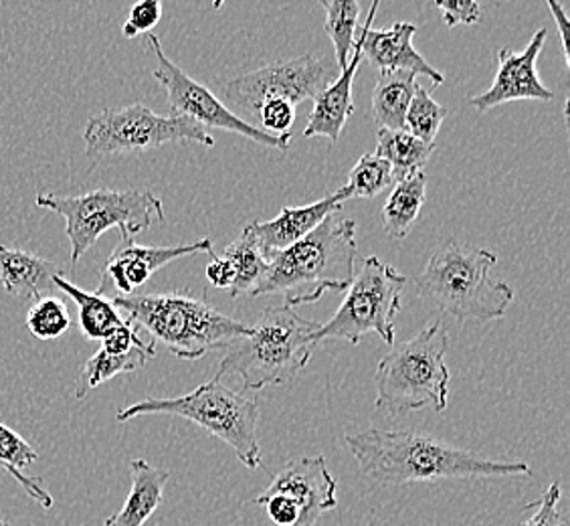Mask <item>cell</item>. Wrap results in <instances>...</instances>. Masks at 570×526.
I'll return each instance as SVG.
<instances>
[{"label":"cell","instance_id":"obj_3","mask_svg":"<svg viewBox=\"0 0 570 526\" xmlns=\"http://www.w3.org/2000/svg\"><path fill=\"white\" fill-rule=\"evenodd\" d=\"M110 300L126 314V320L150 332L154 342H163L183 361H198L207 352L229 349L235 340L252 334V324L229 319L203 298L183 292L130 294Z\"/></svg>","mask_w":570,"mask_h":526},{"label":"cell","instance_id":"obj_18","mask_svg":"<svg viewBox=\"0 0 570 526\" xmlns=\"http://www.w3.org/2000/svg\"><path fill=\"white\" fill-rule=\"evenodd\" d=\"M362 51L358 39L352 49L351 59L342 69L336 81L330 84L328 88L314 99V110L307 118L304 136L306 138H328L330 143L336 144L341 140V134L346 128V121L351 120L354 114V99H352V86L354 76L361 66Z\"/></svg>","mask_w":570,"mask_h":526},{"label":"cell","instance_id":"obj_37","mask_svg":"<svg viewBox=\"0 0 570 526\" xmlns=\"http://www.w3.org/2000/svg\"><path fill=\"white\" fill-rule=\"evenodd\" d=\"M253 503L265 506L267 515L277 526H294L297 523V506L284 494H262Z\"/></svg>","mask_w":570,"mask_h":526},{"label":"cell","instance_id":"obj_16","mask_svg":"<svg viewBox=\"0 0 570 526\" xmlns=\"http://www.w3.org/2000/svg\"><path fill=\"white\" fill-rule=\"evenodd\" d=\"M379 7H381L379 0L371 4L368 17L362 25L361 37H356L361 45L362 57L379 71H411L417 77H428L433 81V88H439L445 81V76L435 67L429 66L425 57L421 56L413 45L417 25L395 22L389 29H373Z\"/></svg>","mask_w":570,"mask_h":526},{"label":"cell","instance_id":"obj_13","mask_svg":"<svg viewBox=\"0 0 570 526\" xmlns=\"http://www.w3.org/2000/svg\"><path fill=\"white\" fill-rule=\"evenodd\" d=\"M197 253H213V242L180 243V245H138L130 235H120V243L114 250L101 270L98 294L101 296H130L136 294L158 270L168 263L190 257Z\"/></svg>","mask_w":570,"mask_h":526},{"label":"cell","instance_id":"obj_7","mask_svg":"<svg viewBox=\"0 0 570 526\" xmlns=\"http://www.w3.org/2000/svg\"><path fill=\"white\" fill-rule=\"evenodd\" d=\"M142 416L183 417L197 423L198 428L205 429L213 438L225 441L245 468H262V448L257 439V399L230 389L220 379H210L183 397L146 399L124 407L116 419L126 423Z\"/></svg>","mask_w":570,"mask_h":526},{"label":"cell","instance_id":"obj_4","mask_svg":"<svg viewBox=\"0 0 570 526\" xmlns=\"http://www.w3.org/2000/svg\"><path fill=\"white\" fill-rule=\"evenodd\" d=\"M322 324L299 316L294 308L272 306L252 324V334L235 340L219 362L215 379L235 374L243 387L259 391L294 379L312 361Z\"/></svg>","mask_w":570,"mask_h":526},{"label":"cell","instance_id":"obj_25","mask_svg":"<svg viewBox=\"0 0 570 526\" xmlns=\"http://www.w3.org/2000/svg\"><path fill=\"white\" fill-rule=\"evenodd\" d=\"M56 288L66 292L77 304V314H79V329L91 340H101L108 332L120 327L124 322L120 310L114 306L110 298L86 292L81 288L67 282L63 274L56 275Z\"/></svg>","mask_w":570,"mask_h":526},{"label":"cell","instance_id":"obj_21","mask_svg":"<svg viewBox=\"0 0 570 526\" xmlns=\"http://www.w3.org/2000/svg\"><path fill=\"white\" fill-rule=\"evenodd\" d=\"M417 88V76L411 71H381L371 104L379 130H405L406 110Z\"/></svg>","mask_w":570,"mask_h":526},{"label":"cell","instance_id":"obj_39","mask_svg":"<svg viewBox=\"0 0 570 526\" xmlns=\"http://www.w3.org/2000/svg\"><path fill=\"white\" fill-rule=\"evenodd\" d=\"M549 9L554 17V21L559 22L560 41H562V53H564V61L567 67H570V51H569V17L564 11V4H560L557 0H549Z\"/></svg>","mask_w":570,"mask_h":526},{"label":"cell","instance_id":"obj_28","mask_svg":"<svg viewBox=\"0 0 570 526\" xmlns=\"http://www.w3.org/2000/svg\"><path fill=\"white\" fill-rule=\"evenodd\" d=\"M326 11V22L324 29L334 43V56H336V66L344 69L352 56V49L356 43V29H358V19H361V2L354 0H322L320 2Z\"/></svg>","mask_w":570,"mask_h":526},{"label":"cell","instance_id":"obj_9","mask_svg":"<svg viewBox=\"0 0 570 526\" xmlns=\"http://www.w3.org/2000/svg\"><path fill=\"white\" fill-rule=\"evenodd\" d=\"M409 280L381 257H364L361 272L354 274L341 308L322 324L316 334L324 340H346L358 344L362 337L376 334L384 344H395V319Z\"/></svg>","mask_w":570,"mask_h":526},{"label":"cell","instance_id":"obj_6","mask_svg":"<svg viewBox=\"0 0 570 526\" xmlns=\"http://www.w3.org/2000/svg\"><path fill=\"white\" fill-rule=\"evenodd\" d=\"M448 349V329L441 320H433L415 339L383 357L376 364V409L391 416L425 407L438 413L445 411L450 394Z\"/></svg>","mask_w":570,"mask_h":526},{"label":"cell","instance_id":"obj_36","mask_svg":"<svg viewBox=\"0 0 570 526\" xmlns=\"http://www.w3.org/2000/svg\"><path fill=\"white\" fill-rule=\"evenodd\" d=\"M439 12L443 17V22L448 27H458V25H475L482 19V7L472 0H458V2H448L439 0Z\"/></svg>","mask_w":570,"mask_h":526},{"label":"cell","instance_id":"obj_32","mask_svg":"<svg viewBox=\"0 0 570 526\" xmlns=\"http://www.w3.org/2000/svg\"><path fill=\"white\" fill-rule=\"evenodd\" d=\"M255 118L259 121V130L272 136H285L292 134L289 130L296 121V106L285 99H269L259 106Z\"/></svg>","mask_w":570,"mask_h":526},{"label":"cell","instance_id":"obj_26","mask_svg":"<svg viewBox=\"0 0 570 526\" xmlns=\"http://www.w3.org/2000/svg\"><path fill=\"white\" fill-rule=\"evenodd\" d=\"M376 143L379 146L374 154L391 165L395 183L403 181L406 176L421 173L435 150V146L421 143L406 130H379Z\"/></svg>","mask_w":570,"mask_h":526},{"label":"cell","instance_id":"obj_1","mask_svg":"<svg viewBox=\"0 0 570 526\" xmlns=\"http://www.w3.org/2000/svg\"><path fill=\"white\" fill-rule=\"evenodd\" d=\"M362 474L376 484L439 483L451 478L530 476L524 461L488 460L473 451L413 431L364 429L344 438Z\"/></svg>","mask_w":570,"mask_h":526},{"label":"cell","instance_id":"obj_34","mask_svg":"<svg viewBox=\"0 0 570 526\" xmlns=\"http://www.w3.org/2000/svg\"><path fill=\"white\" fill-rule=\"evenodd\" d=\"M160 19H163L160 0H142V2L134 4L128 21L124 22V27H121V33L128 39H134L138 35L150 33Z\"/></svg>","mask_w":570,"mask_h":526},{"label":"cell","instance_id":"obj_30","mask_svg":"<svg viewBox=\"0 0 570 526\" xmlns=\"http://www.w3.org/2000/svg\"><path fill=\"white\" fill-rule=\"evenodd\" d=\"M448 114H450L448 108L438 104L429 89L419 86L406 110L405 130L419 138L421 143L435 146L441 124L445 121Z\"/></svg>","mask_w":570,"mask_h":526},{"label":"cell","instance_id":"obj_12","mask_svg":"<svg viewBox=\"0 0 570 526\" xmlns=\"http://www.w3.org/2000/svg\"><path fill=\"white\" fill-rule=\"evenodd\" d=\"M341 74L338 66L324 57L302 56L275 61L229 81L223 94L235 108L255 116L269 99H285L292 106L316 99Z\"/></svg>","mask_w":570,"mask_h":526},{"label":"cell","instance_id":"obj_31","mask_svg":"<svg viewBox=\"0 0 570 526\" xmlns=\"http://www.w3.org/2000/svg\"><path fill=\"white\" fill-rule=\"evenodd\" d=\"M27 329L37 339H61L67 330L71 329V316L61 300L41 298L27 314Z\"/></svg>","mask_w":570,"mask_h":526},{"label":"cell","instance_id":"obj_11","mask_svg":"<svg viewBox=\"0 0 570 526\" xmlns=\"http://www.w3.org/2000/svg\"><path fill=\"white\" fill-rule=\"evenodd\" d=\"M146 45L153 49L154 57L158 61V67L154 69L153 76L160 81L165 88L168 106H170V116L175 118H187L205 130L217 128V130L233 132L239 134L243 138H249L253 143L267 148H277V150H287L292 143V134L285 136H272L267 132L259 130L247 120L239 118L235 111L227 108L215 94L197 79L187 76L180 67L176 66L170 57L166 56L160 39L154 33H148Z\"/></svg>","mask_w":570,"mask_h":526},{"label":"cell","instance_id":"obj_27","mask_svg":"<svg viewBox=\"0 0 570 526\" xmlns=\"http://www.w3.org/2000/svg\"><path fill=\"white\" fill-rule=\"evenodd\" d=\"M223 255L229 260L235 270V284L229 290L230 296L255 298V292L259 290V285L264 284L272 260L255 245L245 231L235 242L225 247Z\"/></svg>","mask_w":570,"mask_h":526},{"label":"cell","instance_id":"obj_29","mask_svg":"<svg viewBox=\"0 0 570 526\" xmlns=\"http://www.w3.org/2000/svg\"><path fill=\"white\" fill-rule=\"evenodd\" d=\"M395 185L391 165L376 156L364 154L348 175V183L338 191L342 201L348 198H376L383 191Z\"/></svg>","mask_w":570,"mask_h":526},{"label":"cell","instance_id":"obj_35","mask_svg":"<svg viewBox=\"0 0 570 526\" xmlns=\"http://www.w3.org/2000/svg\"><path fill=\"white\" fill-rule=\"evenodd\" d=\"M142 344H146V340L140 339V329L130 320H124L120 327H116L101 339V351L110 354H126Z\"/></svg>","mask_w":570,"mask_h":526},{"label":"cell","instance_id":"obj_40","mask_svg":"<svg viewBox=\"0 0 570 526\" xmlns=\"http://www.w3.org/2000/svg\"><path fill=\"white\" fill-rule=\"evenodd\" d=\"M0 526H11V525H9V523H7V520H2V518H0Z\"/></svg>","mask_w":570,"mask_h":526},{"label":"cell","instance_id":"obj_14","mask_svg":"<svg viewBox=\"0 0 570 526\" xmlns=\"http://www.w3.org/2000/svg\"><path fill=\"white\" fill-rule=\"evenodd\" d=\"M547 27L538 29L534 37L530 39L527 49L515 53L508 47H502L498 51V74H495L494 84L488 91L480 96H473L470 99L475 110L485 114L488 110H494L502 104L510 101H522V99H537V101H550L554 94L550 91L538 76V57L547 43Z\"/></svg>","mask_w":570,"mask_h":526},{"label":"cell","instance_id":"obj_15","mask_svg":"<svg viewBox=\"0 0 570 526\" xmlns=\"http://www.w3.org/2000/svg\"><path fill=\"white\" fill-rule=\"evenodd\" d=\"M264 494H284L294 500L297 506L294 526H316L320 516L338 505L336 480L330 474L326 458L320 454L287 461Z\"/></svg>","mask_w":570,"mask_h":526},{"label":"cell","instance_id":"obj_17","mask_svg":"<svg viewBox=\"0 0 570 526\" xmlns=\"http://www.w3.org/2000/svg\"><path fill=\"white\" fill-rule=\"evenodd\" d=\"M341 193H332L328 197L320 198L304 207H284L279 215L264 223H252L245 227V233L252 237L255 245L272 260L275 253H282L294 243L302 242L307 233L318 227L320 223L328 220L330 215L338 213L342 207Z\"/></svg>","mask_w":570,"mask_h":526},{"label":"cell","instance_id":"obj_10","mask_svg":"<svg viewBox=\"0 0 570 526\" xmlns=\"http://www.w3.org/2000/svg\"><path fill=\"white\" fill-rule=\"evenodd\" d=\"M83 143L89 156L144 153L170 143H197L205 148L215 146L209 130L187 118L158 116L142 104L120 110L94 114L86 124Z\"/></svg>","mask_w":570,"mask_h":526},{"label":"cell","instance_id":"obj_2","mask_svg":"<svg viewBox=\"0 0 570 526\" xmlns=\"http://www.w3.org/2000/svg\"><path fill=\"white\" fill-rule=\"evenodd\" d=\"M356 257V223L334 213L302 242L275 253L255 298L282 294L285 306L294 308L314 304L326 292H346Z\"/></svg>","mask_w":570,"mask_h":526},{"label":"cell","instance_id":"obj_20","mask_svg":"<svg viewBox=\"0 0 570 526\" xmlns=\"http://www.w3.org/2000/svg\"><path fill=\"white\" fill-rule=\"evenodd\" d=\"M132 486L118 515L106 518L104 526H144L165 498L170 471L156 468L150 461H130Z\"/></svg>","mask_w":570,"mask_h":526},{"label":"cell","instance_id":"obj_22","mask_svg":"<svg viewBox=\"0 0 570 526\" xmlns=\"http://www.w3.org/2000/svg\"><path fill=\"white\" fill-rule=\"evenodd\" d=\"M425 198L428 175L423 171L395 183L381 213L384 233L393 240H405L421 217Z\"/></svg>","mask_w":570,"mask_h":526},{"label":"cell","instance_id":"obj_38","mask_svg":"<svg viewBox=\"0 0 570 526\" xmlns=\"http://www.w3.org/2000/svg\"><path fill=\"white\" fill-rule=\"evenodd\" d=\"M207 280H209L210 285H215L219 290H230L233 288L235 270H233V265L225 255H219V257L213 255V262L207 265Z\"/></svg>","mask_w":570,"mask_h":526},{"label":"cell","instance_id":"obj_5","mask_svg":"<svg viewBox=\"0 0 570 526\" xmlns=\"http://www.w3.org/2000/svg\"><path fill=\"white\" fill-rule=\"evenodd\" d=\"M498 262L494 252L451 242L431 255L417 277L419 296L439 312L460 322H492L504 319L514 302V290L498 282L490 270Z\"/></svg>","mask_w":570,"mask_h":526},{"label":"cell","instance_id":"obj_23","mask_svg":"<svg viewBox=\"0 0 570 526\" xmlns=\"http://www.w3.org/2000/svg\"><path fill=\"white\" fill-rule=\"evenodd\" d=\"M156 357V344L154 340L146 342L142 347H136L126 354H110V352L99 349L96 354H91L86 364L81 367L76 383L77 399H86L89 391L98 389L99 384L108 383L114 377L121 373H134L142 369L146 362Z\"/></svg>","mask_w":570,"mask_h":526},{"label":"cell","instance_id":"obj_8","mask_svg":"<svg viewBox=\"0 0 570 526\" xmlns=\"http://www.w3.org/2000/svg\"><path fill=\"white\" fill-rule=\"evenodd\" d=\"M37 205L53 211L66 220L71 243V265L89 252L99 237L110 230L136 237L154 221H165V203L148 191H91L86 195L66 197L57 193H39Z\"/></svg>","mask_w":570,"mask_h":526},{"label":"cell","instance_id":"obj_24","mask_svg":"<svg viewBox=\"0 0 570 526\" xmlns=\"http://www.w3.org/2000/svg\"><path fill=\"white\" fill-rule=\"evenodd\" d=\"M37 458L39 454L35 448H31L17 431L0 423V470L12 476L31 500L49 510L53 508V496L47 493L43 478H33L24 474V468H29Z\"/></svg>","mask_w":570,"mask_h":526},{"label":"cell","instance_id":"obj_33","mask_svg":"<svg viewBox=\"0 0 570 526\" xmlns=\"http://www.w3.org/2000/svg\"><path fill=\"white\" fill-rule=\"evenodd\" d=\"M534 515L528 516L520 526H569L560 513V484L552 483L542 498L534 503Z\"/></svg>","mask_w":570,"mask_h":526},{"label":"cell","instance_id":"obj_19","mask_svg":"<svg viewBox=\"0 0 570 526\" xmlns=\"http://www.w3.org/2000/svg\"><path fill=\"white\" fill-rule=\"evenodd\" d=\"M63 270L51 260L0 245V285L12 296L41 300L45 294L56 292L53 280Z\"/></svg>","mask_w":570,"mask_h":526}]
</instances>
